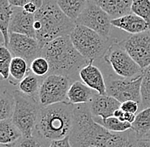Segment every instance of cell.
Wrapping results in <instances>:
<instances>
[{"mask_svg": "<svg viewBox=\"0 0 150 147\" xmlns=\"http://www.w3.org/2000/svg\"><path fill=\"white\" fill-rule=\"evenodd\" d=\"M41 56L49 61L50 74L64 76L73 81L90 63L74 46L70 36L58 37L46 44L41 49Z\"/></svg>", "mask_w": 150, "mask_h": 147, "instance_id": "obj_1", "label": "cell"}, {"mask_svg": "<svg viewBox=\"0 0 150 147\" xmlns=\"http://www.w3.org/2000/svg\"><path fill=\"white\" fill-rule=\"evenodd\" d=\"M74 106L66 101L41 106L33 135L49 143L67 138L73 127Z\"/></svg>", "mask_w": 150, "mask_h": 147, "instance_id": "obj_2", "label": "cell"}, {"mask_svg": "<svg viewBox=\"0 0 150 147\" xmlns=\"http://www.w3.org/2000/svg\"><path fill=\"white\" fill-rule=\"evenodd\" d=\"M114 133L106 129L94 120L89 104L75 105L74 122L68 136L73 147H108Z\"/></svg>", "mask_w": 150, "mask_h": 147, "instance_id": "obj_3", "label": "cell"}, {"mask_svg": "<svg viewBox=\"0 0 150 147\" xmlns=\"http://www.w3.org/2000/svg\"><path fill=\"white\" fill-rule=\"evenodd\" d=\"M34 18L36 39L41 49L58 37L70 36L76 27L75 21L62 11L56 0H44Z\"/></svg>", "mask_w": 150, "mask_h": 147, "instance_id": "obj_4", "label": "cell"}, {"mask_svg": "<svg viewBox=\"0 0 150 147\" xmlns=\"http://www.w3.org/2000/svg\"><path fill=\"white\" fill-rule=\"evenodd\" d=\"M76 49L90 62L103 58L116 39H107L90 28L76 25L70 34Z\"/></svg>", "mask_w": 150, "mask_h": 147, "instance_id": "obj_5", "label": "cell"}, {"mask_svg": "<svg viewBox=\"0 0 150 147\" xmlns=\"http://www.w3.org/2000/svg\"><path fill=\"white\" fill-rule=\"evenodd\" d=\"M13 92L16 106L11 119L20 129L23 137H32L41 105L35 98L24 94L18 89H14Z\"/></svg>", "mask_w": 150, "mask_h": 147, "instance_id": "obj_6", "label": "cell"}, {"mask_svg": "<svg viewBox=\"0 0 150 147\" xmlns=\"http://www.w3.org/2000/svg\"><path fill=\"white\" fill-rule=\"evenodd\" d=\"M103 59L112 67L114 73L121 78L132 79L142 75L143 70L135 62L118 40L108 49Z\"/></svg>", "mask_w": 150, "mask_h": 147, "instance_id": "obj_7", "label": "cell"}, {"mask_svg": "<svg viewBox=\"0 0 150 147\" xmlns=\"http://www.w3.org/2000/svg\"><path fill=\"white\" fill-rule=\"evenodd\" d=\"M73 83L69 77L56 74H50L44 77L38 92L41 106L68 101L67 93Z\"/></svg>", "mask_w": 150, "mask_h": 147, "instance_id": "obj_8", "label": "cell"}, {"mask_svg": "<svg viewBox=\"0 0 150 147\" xmlns=\"http://www.w3.org/2000/svg\"><path fill=\"white\" fill-rule=\"evenodd\" d=\"M111 20L106 11L92 0H89L75 23L93 30L104 38L110 39L112 27Z\"/></svg>", "mask_w": 150, "mask_h": 147, "instance_id": "obj_9", "label": "cell"}, {"mask_svg": "<svg viewBox=\"0 0 150 147\" xmlns=\"http://www.w3.org/2000/svg\"><path fill=\"white\" fill-rule=\"evenodd\" d=\"M142 81V75L132 79L108 77L106 79L107 94L112 96L120 103L127 101H134L140 105Z\"/></svg>", "mask_w": 150, "mask_h": 147, "instance_id": "obj_10", "label": "cell"}, {"mask_svg": "<svg viewBox=\"0 0 150 147\" xmlns=\"http://www.w3.org/2000/svg\"><path fill=\"white\" fill-rule=\"evenodd\" d=\"M121 45L142 70L150 65V32L132 34L120 41Z\"/></svg>", "mask_w": 150, "mask_h": 147, "instance_id": "obj_11", "label": "cell"}, {"mask_svg": "<svg viewBox=\"0 0 150 147\" xmlns=\"http://www.w3.org/2000/svg\"><path fill=\"white\" fill-rule=\"evenodd\" d=\"M7 48L13 57H21L28 64L38 56H41V47L34 37H28L19 33H9V41Z\"/></svg>", "mask_w": 150, "mask_h": 147, "instance_id": "obj_12", "label": "cell"}, {"mask_svg": "<svg viewBox=\"0 0 150 147\" xmlns=\"http://www.w3.org/2000/svg\"><path fill=\"white\" fill-rule=\"evenodd\" d=\"M34 15L29 14L23 8L13 7V14L9 24V32L19 33L36 38L34 30Z\"/></svg>", "mask_w": 150, "mask_h": 147, "instance_id": "obj_13", "label": "cell"}, {"mask_svg": "<svg viewBox=\"0 0 150 147\" xmlns=\"http://www.w3.org/2000/svg\"><path fill=\"white\" fill-rule=\"evenodd\" d=\"M89 106L94 117L107 119L113 117L115 110L120 108L121 103L112 96L96 94L89 103Z\"/></svg>", "mask_w": 150, "mask_h": 147, "instance_id": "obj_14", "label": "cell"}, {"mask_svg": "<svg viewBox=\"0 0 150 147\" xmlns=\"http://www.w3.org/2000/svg\"><path fill=\"white\" fill-rule=\"evenodd\" d=\"M79 78L99 94H107L106 79L103 77L102 71L95 65L93 62H90L79 72Z\"/></svg>", "mask_w": 150, "mask_h": 147, "instance_id": "obj_15", "label": "cell"}, {"mask_svg": "<svg viewBox=\"0 0 150 147\" xmlns=\"http://www.w3.org/2000/svg\"><path fill=\"white\" fill-rule=\"evenodd\" d=\"M111 23L112 27L120 28L131 35L142 33L150 30L149 24L140 16L133 13H130L119 18L112 19Z\"/></svg>", "mask_w": 150, "mask_h": 147, "instance_id": "obj_16", "label": "cell"}, {"mask_svg": "<svg viewBox=\"0 0 150 147\" xmlns=\"http://www.w3.org/2000/svg\"><path fill=\"white\" fill-rule=\"evenodd\" d=\"M98 94L80 81H74L69 88L67 93V100L73 105L89 104L94 96Z\"/></svg>", "mask_w": 150, "mask_h": 147, "instance_id": "obj_17", "label": "cell"}, {"mask_svg": "<svg viewBox=\"0 0 150 147\" xmlns=\"http://www.w3.org/2000/svg\"><path fill=\"white\" fill-rule=\"evenodd\" d=\"M106 11L112 19L119 18L131 13L133 0H92Z\"/></svg>", "mask_w": 150, "mask_h": 147, "instance_id": "obj_18", "label": "cell"}, {"mask_svg": "<svg viewBox=\"0 0 150 147\" xmlns=\"http://www.w3.org/2000/svg\"><path fill=\"white\" fill-rule=\"evenodd\" d=\"M23 137L21 132L12 119L0 121V144L4 146H12Z\"/></svg>", "mask_w": 150, "mask_h": 147, "instance_id": "obj_19", "label": "cell"}, {"mask_svg": "<svg viewBox=\"0 0 150 147\" xmlns=\"http://www.w3.org/2000/svg\"><path fill=\"white\" fill-rule=\"evenodd\" d=\"M30 65L28 62L21 57H13L10 65V76L9 83L12 86H17L29 73Z\"/></svg>", "mask_w": 150, "mask_h": 147, "instance_id": "obj_20", "label": "cell"}, {"mask_svg": "<svg viewBox=\"0 0 150 147\" xmlns=\"http://www.w3.org/2000/svg\"><path fill=\"white\" fill-rule=\"evenodd\" d=\"M131 129L138 139L150 137V108L140 110L131 123Z\"/></svg>", "mask_w": 150, "mask_h": 147, "instance_id": "obj_21", "label": "cell"}, {"mask_svg": "<svg viewBox=\"0 0 150 147\" xmlns=\"http://www.w3.org/2000/svg\"><path fill=\"white\" fill-rule=\"evenodd\" d=\"M13 14V7L8 0H0V30L3 35V44L8 46L9 41V28Z\"/></svg>", "mask_w": 150, "mask_h": 147, "instance_id": "obj_22", "label": "cell"}, {"mask_svg": "<svg viewBox=\"0 0 150 147\" xmlns=\"http://www.w3.org/2000/svg\"><path fill=\"white\" fill-rule=\"evenodd\" d=\"M14 89L4 87L0 97V120L11 119L16 106Z\"/></svg>", "mask_w": 150, "mask_h": 147, "instance_id": "obj_23", "label": "cell"}, {"mask_svg": "<svg viewBox=\"0 0 150 147\" xmlns=\"http://www.w3.org/2000/svg\"><path fill=\"white\" fill-rule=\"evenodd\" d=\"M44 77H38L33 73H29L17 85V89L24 94L35 98L38 101V92Z\"/></svg>", "mask_w": 150, "mask_h": 147, "instance_id": "obj_24", "label": "cell"}, {"mask_svg": "<svg viewBox=\"0 0 150 147\" xmlns=\"http://www.w3.org/2000/svg\"><path fill=\"white\" fill-rule=\"evenodd\" d=\"M89 0H56L62 11L74 21L79 16Z\"/></svg>", "mask_w": 150, "mask_h": 147, "instance_id": "obj_25", "label": "cell"}, {"mask_svg": "<svg viewBox=\"0 0 150 147\" xmlns=\"http://www.w3.org/2000/svg\"><path fill=\"white\" fill-rule=\"evenodd\" d=\"M138 139L132 129L122 133H114L113 138L108 147H137Z\"/></svg>", "mask_w": 150, "mask_h": 147, "instance_id": "obj_26", "label": "cell"}, {"mask_svg": "<svg viewBox=\"0 0 150 147\" xmlns=\"http://www.w3.org/2000/svg\"><path fill=\"white\" fill-rule=\"evenodd\" d=\"M94 120L102 125L106 129L112 133H122L129 129H131V123L124 122L115 117H111L107 119H103L100 117H94Z\"/></svg>", "mask_w": 150, "mask_h": 147, "instance_id": "obj_27", "label": "cell"}, {"mask_svg": "<svg viewBox=\"0 0 150 147\" xmlns=\"http://www.w3.org/2000/svg\"><path fill=\"white\" fill-rule=\"evenodd\" d=\"M150 108V65L143 70L141 85V110Z\"/></svg>", "mask_w": 150, "mask_h": 147, "instance_id": "obj_28", "label": "cell"}, {"mask_svg": "<svg viewBox=\"0 0 150 147\" xmlns=\"http://www.w3.org/2000/svg\"><path fill=\"white\" fill-rule=\"evenodd\" d=\"M13 55L9 49L4 44L0 47V74L3 80H8L10 76V65Z\"/></svg>", "mask_w": 150, "mask_h": 147, "instance_id": "obj_29", "label": "cell"}, {"mask_svg": "<svg viewBox=\"0 0 150 147\" xmlns=\"http://www.w3.org/2000/svg\"><path fill=\"white\" fill-rule=\"evenodd\" d=\"M131 13L143 19L150 27V0H133Z\"/></svg>", "mask_w": 150, "mask_h": 147, "instance_id": "obj_30", "label": "cell"}, {"mask_svg": "<svg viewBox=\"0 0 150 147\" xmlns=\"http://www.w3.org/2000/svg\"><path fill=\"white\" fill-rule=\"evenodd\" d=\"M30 71L32 73L40 77H45L50 74V64L46 58L38 56L30 64Z\"/></svg>", "mask_w": 150, "mask_h": 147, "instance_id": "obj_31", "label": "cell"}, {"mask_svg": "<svg viewBox=\"0 0 150 147\" xmlns=\"http://www.w3.org/2000/svg\"><path fill=\"white\" fill-rule=\"evenodd\" d=\"M50 144L33 135L32 137H22L17 143L10 147H49Z\"/></svg>", "mask_w": 150, "mask_h": 147, "instance_id": "obj_32", "label": "cell"}, {"mask_svg": "<svg viewBox=\"0 0 150 147\" xmlns=\"http://www.w3.org/2000/svg\"><path fill=\"white\" fill-rule=\"evenodd\" d=\"M120 108L125 112H130V113L137 114L139 112V110H140V105L137 101H127L121 103Z\"/></svg>", "mask_w": 150, "mask_h": 147, "instance_id": "obj_33", "label": "cell"}, {"mask_svg": "<svg viewBox=\"0 0 150 147\" xmlns=\"http://www.w3.org/2000/svg\"><path fill=\"white\" fill-rule=\"evenodd\" d=\"M49 147H73L70 144L69 139H59V140H54L51 141Z\"/></svg>", "mask_w": 150, "mask_h": 147, "instance_id": "obj_34", "label": "cell"}, {"mask_svg": "<svg viewBox=\"0 0 150 147\" xmlns=\"http://www.w3.org/2000/svg\"><path fill=\"white\" fill-rule=\"evenodd\" d=\"M12 7L23 8L27 4L31 2L32 0H8Z\"/></svg>", "mask_w": 150, "mask_h": 147, "instance_id": "obj_35", "label": "cell"}, {"mask_svg": "<svg viewBox=\"0 0 150 147\" xmlns=\"http://www.w3.org/2000/svg\"><path fill=\"white\" fill-rule=\"evenodd\" d=\"M136 117H137V114L130 113V112H125L121 120L124 121V122H127L132 123L135 121V119H136Z\"/></svg>", "mask_w": 150, "mask_h": 147, "instance_id": "obj_36", "label": "cell"}, {"mask_svg": "<svg viewBox=\"0 0 150 147\" xmlns=\"http://www.w3.org/2000/svg\"><path fill=\"white\" fill-rule=\"evenodd\" d=\"M137 147H150V138L141 139L137 142Z\"/></svg>", "mask_w": 150, "mask_h": 147, "instance_id": "obj_37", "label": "cell"}, {"mask_svg": "<svg viewBox=\"0 0 150 147\" xmlns=\"http://www.w3.org/2000/svg\"><path fill=\"white\" fill-rule=\"evenodd\" d=\"M124 113H125V111L122 110L121 108H120V109L115 110V112H114V114H113V117H117V118H120V119L121 120L122 117H123V116H124Z\"/></svg>", "mask_w": 150, "mask_h": 147, "instance_id": "obj_38", "label": "cell"}, {"mask_svg": "<svg viewBox=\"0 0 150 147\" xmlns=\"http://www.w3.org/2000/svg\"><path fill=\"white\" fill-rule=\"evenodd\" d=\"M90 147H100V146H90Z\"/></svg>", "mask_w": 150, "mask_h": 147, "instance_id": "obj_39", "label": "cell"}, {"mask_svg": "<svg viewBox=\"0 0 150 147\" xmlns=\"http://www.w3.org/2000/svg\"><path fill=\"white\" fill-rule=\"evenodd\" d=\"M149 32H150V30H149Z\"/></svg>", "mask_w": 150, "mask_h": 147, "instance_id": "obj_40", "label": "cell"}, {"mask_svg": "<svg viewBox=\"0 0 150 147\" xmlns=\"http://www.w3.org/2000/svg\"><path fill=\"white\" fill-rule=\"evenodd\" d=\"M149 138H150V137H149Z\"/></svg>", "mask_w": 150, "mask_h": 147, "instance_id": "obj_41", "label": "cell"}]
</instances>
